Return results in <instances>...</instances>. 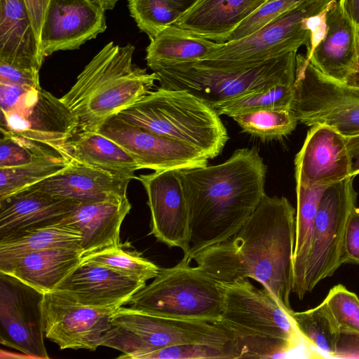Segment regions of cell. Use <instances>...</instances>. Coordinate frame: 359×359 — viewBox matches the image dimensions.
<instances>
[{
    "label": "cell",
    "mask_w": 359,
    "mask_h": 359,
    "mask_svg": "<svg viewBox=\"0 0 359 359\" xmlns=\"http://www.w3.org/2000/svg\"><path fill=\"white\" fill-rule=\"evenodd\" d=\"M296 210L285 197H263L238 231L191 260L218 283L251 278L292 313Z\"/></svg>",
    "instance_id": "obj_1"
},
{
    "label": "cell",
    "mask_w": 359,
    "mask_h": 359,
    "mask_svg": "<svg viewBox=\"0 0 359 359\" xmlns=\"http://www.w3.org/2000/svg\"><path fill=\"white\" fill-rule=\"evenodd\" d=\"M266 165L253 149L217 165L177 170L189 212L192 257L234 235L265 196Z\"/></svg>",
    "instance_id": "obj_2"
},
{
    "label": "cell",
    "mask_w": 359,
    "mask_h": 359,
    "mask_svg": "<svg viewBox=\"0 0 359 359\" xmlns=\"http://www.w3.org/2000/svg\"><path fill=\"white\" fill-rule=\"evenodd\" d=\"M223 309L219 323L234 336L239 358H282L299 351L305 358L318 354L301 336L291 313L265 287L248 278L219 283Z\"/></svg>",
    "instance_id": "obj_3"
},
{
    "label": "cell",
    "mask_w": 359,
    "mask_h": 359,
    "mask_svg": "<svg viewBox=\"0 0 359 359\" xmlns=\"http://www.w3.org/2000/svg\"><path fill=\"white\" fill-rule=\"evenodd\" d=\"M135 47L110 41L88 62L60 99L79 120V132H97L109 117L150 92L156 74L133 63Z\"/></svg>",
    "instance_id": "obj_4"
},
{
    "label": "cell",
    "mask_w": 359,
    "mask_h": 359,
    "mask_svg": "<svg viewBox=\"0 0 359 359\" xmlns=\"http://www.w3.org/2000/svg\"><path fill=\"white\" fill-rule=\"evenodd\" d=\"M125 121L196 148L213 158L226 141L213 107L186 90L160 87L116 114Z\"/></svg>",
    "instance_id": "obj_5"
},
{
    "label": "cell",
    "mask_w": 359,
    "mask_h": 359,
    "mask_svg": "<svg viewBox=\"0 0 359 359\" xmlns=\"http://www.w3.org/2000/svg\"><path fill=\"white\" fill-rule=\"evenodd\" d=\"M297 51L270 59L257 65L241 69H217L194 62L153 69L160 87L186 90L212 107L278 85L294 86Z\"/></svg>",
    "instance_id": "obj_6"
},
{
    "label": "cell",
    "mask_w": 359,
    "mask_h": 359,
    "mask_svg": "<svg viewBox=\"0 0 359 359\" xmlns=\"http://www.w3.org/2000/svg\"><path fill=\"white\" fill-rule=\"evenodd\" d=\"M331 0H302L259 30L238 40L218 43L195 64L217 69L247 68L306 46L314 45L316 28Z\"/></svg>",
    "instance_id": "obj_7"
},
{
    "label": "cell",
    "mask_w": 359,
    "mask_h": 359,
    "mask_svg": "<svg viewBox=\"0 0 359 359\" xmlns=\"http://www.w3.org/2000/svg\"><path fill=\"white\" fill-rule=\"evenodd\" d=\"M110 322L102 346L121 351L118 358L140 359L150 351L180 344L236 342L232 332L219 322L164 318L129 307L117 309Z\"/></svg>",
    "instance_id": "obj_8"
},
{
    "label": "cell",
    "mask_w": 359,
    "mask_h": 359,
    "mask_svg": "<svg viewBox=\"0 0 359 359\" xmlns=\"http://www.w3.org/2000/svg\"><path fill=\"white\" fill-rule=\"evenodd\" d=\"M184 257L174 266L160 269L128 303L131 309L161 317L218 322L224 295L218 282Z\"/></svg>",
    "instance_id": "obj_9"
},
{
    "label": "cell",
    "mask_w": 359,
    "mask_h": 359,
    "mask_svg": "<svg viewBox=\"0 0 359 359\" xmlns=\"http://www.w3.org/2000/svg\"><path fill=\"white\" fill-rule=\"evenodd\" d=\"M292 109L307 126L325 125L345 137L359 134V88L327 77L302 54Z\"/></svg>",
    "instance_id": "obj_10"
},
{
    "label": "cell",
    "mask_w": 359,
    "mask_h": 359,
    "mask_svg": "<svg viewBox=\"0 0 359 359\" xmlns=\"http://www.w3.org/2000/svg\"><path fill=\"white\" fill-rule=\"evenodd\" d=\"M355 176L328 185L324 190L314 220L311 244L302 284V300L323 279L333 276L344 264V238L349 215L356 207Z\"/></svg>",
    "instance_id": "obj_11"
},
{
    "label": "cell",
    "mask_w": 359,
    "mask_h": 359,
    "mask_svg": "<svg viewBox=\"0 0 359 359\" xmlns=\"http://www.w3.org/2000/svg\"><path fill=\"white\" fill-rule=\"evenodd\" d=\"M116 309L83 305L58 290L45 293L42 302L45 337L60 350L95 351L111 327L110 319Z\"/></svg>",
    "instance_id": "obj_12"
},
{
    "label": "cell",
    "mask_w": 359,
    "mask_h": 359,
    "mask_svg": "<svg viewBox=\"0 0 359 359\" xmlns=\"http://www.w3.org/2000/svg\"><path fill=\"white\" fill-rule=\"evenodd\" d=\"M43 293L0 272V342L28 357L49 358L44 344Z\"/></svg>",
    "instance_id": "obj_13"
},
{
    "label": "cell",
    "mask_w": 359,
    "mask_h": 359,
    "mask_svg": "<svg viewBox=\"0 0 359 359\" xmlns=\"http://www.w3.org/2000/svg\"><path fill=\"white\" fill-rule=\"evenodd\" d=\"M79 120L60 98L43 90H27L7 111H1V132L27 137L55 149L79 132Z\"/></svg>",
    "instance_id": "obj_14"
},
{
    "label": "cell",
    "mask_w": 359,
    "mask_h": 359,
    "mask_svg": "<svg viewBox=\"0 0 359 359\" xmlns=\"http://www.w3.org/2000/svg\"><path fill=\"white\" fill-rule=\"evenodd\" d=\"M97 132L123 148L140 169L180 170L208 165V158L196 148L128 123L116 114Z\"/></svg>",
    "instance_id": "obj_15"
},
{
    "label": "cell",
    "mask_w": 359,
    "mask_h": 359,
    "mask_svg": "<svg viewBox=\"0 0 359 359\" xmlns=\"http://www.w3.org/2000/svg\"><path fill=\"white\" fill-rule=\"evenodd\" d=\"M151 213V233L170 248L189 249V212L177 170H157L140 175Z\"/></svg>",
    "instance_id": "obj_16"
},
{
    "label": "cell",
    "mask_w": 359,
    "mask_h": 359,
    "mask_svg": "<svg viewBox=\"0 0 359 359\" xmlns=\"http://www.w3.org/2000/svg\"><path fill=\"white\" fill-rule=\"evenodd\" d=\"M105 10L92 0H50L39 38L43 59L73 50L107 29Z\"/></svg>",
    "instance_id": "obj_17"
},
{
    "label": "cell",
    "mask_w": 359,
    "mask_h": 359,
    "mask_svg": "<svg viewBox=\"0 0 359 359\" xmlns=\"http://www.w3.org/2000/svg\"><path fill=\"white\" fill-rule=\"evenodd\" d=\"M294 165L296 182L307 186H328L352 176L345 136L322 124L311 126Z\"/></svg>",
    "instance_id": "obj_18"
},
{
    "label": "cell",
    "mask_w": 359,
    "mask_h": 359,
    "mask_svg": "<svg viewBox=\"0 0 359 359\" xmlns=\"http://www.w3.org/2000/svg\"><path fill=\"white\" fill-rule=\"evenodd\" d=\"M324 33L306 57L327 77L344 82L355 67L359 36L337 0H331L322 15Z\"/></svg>",
    "instance_id": "obj_19"
},
{
    "label": "cell",
    "mask_w": 359,
    "mask_h": 359,
    "mask_svg": "<svg viewBox=\"0 0 359 359\" xmlns=\"http://www.w3.org/2000/svg\"><path fill=\"white\" fill-rule=\"evenodd\" d=\"M130 180L71 160L57 172L27 188L79 202H118L128 198Z\"/></svg>",
    "instance_id": "obj_20"
},
{
    "label": "cell",
    "mask_w": 359,
    "mask_h": 359,
    "mask_svg": "<svg viewBox=\"0 0 359 359\" xmlns=\"http://www.w3.org/2000/svg\"><path fill=\"white\" fill-rule=\"evenodd\" d=\"M145 285L105 266L81 262L55 290L86 306L118 309Z\"/></svg>",
    "instance_id": "obj_21"
},
{
    "label": "cell",
    "mask_w": 359,
    "mask_h": 359,
    "mask_svg": "<svg viewBox=\"0 0 359 359\" xmlns=\"http://www.w3.org/2000/svg\"><path fill=\"white\" fill-rule=\"evenodd\" d=\"M79 203L28 188L0 199V241L60 223Z\"/></svg>",
    "instance_id": "obj_22"
},
{
    "label": "cell",
    "mask_w": 359,
    "mask_h": 359,
    "mask_svg": "<svg viewBox=\"0 0 359 359\" xmlns=\"http://www.w3.org/2000/svg\"><path fill=\"white\" fill-rule=\"evenodd\" d=\"M267 0H196L174 23L217 43L231 34Z\"/></svg>",
    "instance_id": "obj_23"
},
{
    "label": "cell",
    "mask_w": 359,
    "mask_h": 359,
    "mask_svg": "<svg viewBox=\"0 0 359 359\" xmlns=\"http://www.w3.org/2000/svg\"><path fill=\"white\" fill-rule=\"evenodd\" d=\"M131 204L118 202H79L62 221L81 233L83 257L120 243V229Z\"/></svg>",
    "instance_id": "obj_24"
},
{
    "label": "cell",
    "mask_w": 359,
    "mask_h": 359,
    "mask_svg": "<svg viewBox=\"0 0 359 359\" xmlns=\"http://www.w3.org/2000/svg\"><path fill=\"white\" fill-rule=\"evenodd\" d=\"M82 258L81 249L50 248L30 252L1 264L0 272L45 294L55 290Z\"/></svg>",
    "instance_id": "obj_25"
},
{
    "label": "cell",
    "mask_w": 359,
    "mask_h": 359,
    "mask_svg": "<svg viewBox=\"0 0 359 359\" xmlns=\"http://www.w3.org/2000/svg\"><path fill=\"white\" fill-rule=\"evenodd\" d=\"M43 60L25 0H0V60L39 71Z\"/></svg>",
    "instance_id": "obj_26"
},
{
    "label": "cell",
    "mask_w": 359,
    "mask_h": 359,
    "mask_svg": "<svg viewBox=\"0 0 359 359\" xmlns=\"http://www.w3.org/2000/svg\"><path fill=\"white\" fill-rule=\"evenodd\" d=\"M57 151L68 161L73 160L112 175L137 179L140 167L116 142L99 132H78Z\"/></svg>",
    "instance_id": "obj_27"
},
{
    "label": "cell",
    "mask_w": 359,
    "mask_h": 359,
    "mask_svg": "<svg viewBox=\"0 0 359 359\" xmlns=\"http://www.w3.org/2000/svg\"><path fill=\"white\" fill-rule=\"evenodd\" d=\"M218 46L209 39L172 25L150 39L146 49L147 66L158 67L191 63L204 59Z\"/></svg>",
    "instance_id": "obj_28"
},
{
    "label": "cell",
    "mask_w": 359,
    "mask_h": 359,
    "mask_svg": "<svg viewBox=\"0 0 359 359\" xmlns=\"http://www.w3.org/2000/svg\"><path fill=\"white\" fill-rule=\"evenodd\" d=\"M81 233L63 222L0 241V265L24 255L57 248L81 249Z\"/></svg>",
    "instance_id": "obj_29"
},
{
    "label": "cell",
    "mask_w": 359,
    "mask_h": 359,
    "mask_svg": "<svg viewBox=\"0 0 359 359\" xmlns=\"http://www.w3.org/2000/svg\"><path fill=\"white\" fill-rule=\"evenodd\" d=\"M291 316L303 339L324 358H333L341 337V327L323 300L304 311H292Z\"/></svg>",
    "instance_id": "obj_30"
},
{
    "label": "cell",
    "mask_w": 359,
    "mask_h": 359,
    "mask_svg": "<svg viewBox=\"0 0 359 359\" xmlns=\"http://www.w3.org/2000/svg\"><path fill=\"white\" fill-rule=\"evenodd\" d=\"M81 262L105 266L143 283L154 278L161 269L145 258L128 242L120 243L116 245L85 255Z\"/></svg>",
    "instance_id": "obj_31"
},
{
    "label": "cell",
    "mask_w": 359,
    "mask_h": 359,
    "mask_svg": "<svg viewBox=\"0 0 359 359\" xmlns=\"http://www.w3.org/2000/svg\"><path fill=\"white\" fill-rule=\"evenodd\" d=\"M68 162L57 155L18 166L0 168V199L53 175Z\"/></svg>",
    "instance_id": "obj_32"
},
{
    "label": "cell",
    "mask_w": 359,
    "mask_h": 359,
    "mask_svg": "<svg viewBox=\"0 0 359 359\" xmlns=\"http://www.w3.org/2000/svg\"><path fill=\"white\" fill-rule=\"evenodd\" d=\"M294 96V85H278L269 90L241 95L214 109L218 115L230 117L261 109H292Z\"/></svg>",
    "instance_id": "obj_33"
},
{
    "label": "cell",
    "mask_w": 359,
    "mask_h": 359,
    "mask_svg": "<svg viewBox=\"0 0 359 359\" xmlns=\"http://www.w3.org/2000/svg\"><path fill=\"white\" fill-rule=\"evenodd\" d=\"M232 118L243 131L262 140L287 136L295 129L298 122L292 109H261Z\"/></svg>",
    "instance_id": "obj_34"
},
{
    "label": "cell",
    "mask_w": 359,
    "mask_h": 359,
    "mask_svg": "<svg viewBox=\"0 0 359 359\" xmlns=\"http://www.w3.org/2000/svg\"><path fill=\"white\" fill-rule=\"evenodd\" d=\"M131 17L150 39L174 25L182 13L170 0H128Z\"/></svg>",
    "instance_id": "obj_35"
},
{
    "label": "cell",
    "mask_w": 359,
    "mask_h": 359,
    "mask_svg": "<svg viewBox=\"0 0 359 359\" xmlns=\"http://www.w3.org/2000/svg\"><path fill=\"white\" fill-rule=\"evenodd\" d=\"M1 134L0 168L18 166L61 155L57 149L44 143L9 133Z\"/></svg>",
    "instance_id": "obj_36"
},
{
    "label": "cell",
    "mask_w": 359,
    "mask_h": 359,
    "mask_svg": "<svg viewBox=\"0 0 359 359\" xmlns=\"http://www.w3.org/2000/svg\"><path fill=\"white\" fill-rule=\"evenodd\" d=\"M238 359L236 342L224 346L186 344L164 347L144 354L140 359Z\"/></svg>",
    "instance_id": "obj_37"
},
{
    "label": "cell",
    "mask_w": 359,
    "mask_h": 359,
    "mask_svg": "<svg viewBox=\"0 0 359 359\" xmlns=\"http://www.w3.org/2000/svg\"><path fill=\"white\" fill-rule=\"evenodd\" d=\"M324 301L341 330L359 333V298L343 285L332 287Z\"/></svg>",
    "instance_id": "obj_38"
},
{
    "label": "cell",
    "mask_w": 359,
    "mask_h": 359,
    "mask_svg": "<svg viewBox=\"0 0 359 359\" xmlns=\"http://www.w3.org/2000/svg\"><path fill=\"white\" fill-rule=\"evenodd\" d=\"M302 0H267L231 34L228 41L238 40L259 30Z\"/></svg>",
    "instance_id": "obj_39"
},
{
    "label": "cell",
    "mask_w": 359,
    "mask_h": 359,
    "mask_svg": "<svg viewBox=\"0 0 359 359\" xmlns=\"http://www.w3.org/2000/svg\"><path fill=\"white\" fill-rule=\"evenodd\" d=\"M0 83L27 88H41L39 71L22 67L0 60Z\"/></svg>",
    "instance_id": "obj_40"
},
{
    "label": "cell",
    "mask_w": 359,
    "mask_h": 359,
    "mask_svg": "<svg viewBox=\"0 0 359 359\" xmlns=\"http://www.w3.org/2000/svg\"><path fill=\"white\" fill-rule=\"evenodd\" d=\"M343 251L345 264H359V208L357 206L346 223Z\"/></svg>",
    "instance_id": "obj_41"
},
{
    "label": "cell",
    "mask_w": 359,
    "mask_h": 359,
    "mask_svg": "<svg viewBox=\"0 0 359 359\" xmlns=\"http://www.w3.org/2000/svg\"><path fill=\"white\" fill-rule=\"evenodd\" d=\"M334 358H359V333L341 330Z\"/></svg>",
    "instance_id": "obj_42"
},
{
    "label": "cell",
    "mask_w": 359,
    "mask_h": 359,
    "mask_svg": "<svg viewBox=\"0 0 359 359\" xmlns=\"http://www.w3.org/2000/svg\"><path fill=\"white\" fill-rule=\"evenodd\" d=\"M29 89L32 88L0 83L1 111H7L12 109L20 98Z\"/></svg>",
    "instance_id": "obj_43"
},
{
    "label": "cell",
    "mask_w": 359,
    "mask_h": 359,
    "mask_svg": "<svg viewBox=\"0 0 359 359\" xmlns=\"http://www.w3.org/2000/svg\"><path fill=\"white\" fill-rule=\"evenodd\" d=\"M50 1V0H25L39 41L43 21Z\"/></svg>",
    "instance_id": "obj_44"
},
{
    "label": "cell",
    "mask_w": 359,
    "mask_h": 359,
    "mask_svg": "<svg viewBox=\"0 0 359 359\" xmlns=\"http://www.w3.org/2000/svg\"><path fill=\"white\" fill-rule=\"evenodd\" d=\"M347 149L351 158V174H359V134L345 137Z\"/></svg>",
    "instance_id": "obj_45"
},
{
    "label": "cell",
    "mask_w": 359,
    "mask_h": 359,
    "mask_svg": "<svg viewBox=\"0 0 359 359\" xmlns=\"http://www.w3.org/2000/svg\"><path fill=\"white\" fill-rule=\"evenodd\" d=\"M344 15L353 23L359 36V0H338Z\"/></svg>",
    "instance_id": "obj_46"
},
{
    "label": "cell",
    "mask_w": 359,
    "mask_h": 359,
    "mask_svg": "<svg viewBox=\"0 0 359 359\" xmlns=\"http://www.w3.org/2000/svg\"><path fill=\"white\" fill-rule=\"evenodd\" d=\"M344 83L348 86L359 88V42L358 45V56L355 67L346 77Z\"/></svg>",
    "instance_id": "obj_47"
},
{
    "label": "cell",
    "mask_w": 359,
    "mask_h": 359,
    "mask_svg": "<svg viewBox=\"0 0 359 359\" xmlns=\"http://www.w3.org/2000/svg\"><path fill=\"white\" fill-rule=\"evenodd\" d=\"M182 13L190 8L196 0H170Z\"/></svg>",
    "instance_id": "obj_48"
},
{
    "label": "cell",
    "mask_w": 359,
    "mask_h": 359,
    "mask_svg": "<svg viewBox=\"0 0 359 359\" xmlns=\"http://www.w3.org/2000/svg\"><path fill=\"white\" fill-rule=\"evenodd\" d=\"M100 6H102L105 11L112 10L116 6L118 0H92Z\"/></svg>",
    "instance_id": "obj_49"
},
{
    "label": "cell",
    "mask_w": 359,
    "mask_h": 359,
    "mask_svg": "<svg viewBox=\"0 0 359 359\" xmlns=\"http://www.w3.org/2000/svg\"><path fill=\"white\" fill-rule=\"evenodd\" d=\"M338 1V0H337Z\"/></svg>",
    "instance_id": "obj_50"
}]
</instances>
